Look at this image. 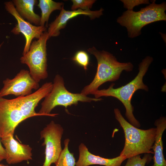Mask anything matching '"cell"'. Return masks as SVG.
Wrapping results in <instances>:
<instances>
[{
  "mask_svg": "<svg viewBox=\"0 0 166 166\" xmlns=\"http://www.w3.org/2000/svg\"><path fill=\"white\" fill-rule=\"evenodd\" d=\"M69 141V138L65 140L64 148L55 164V166H75L76 162L73 153H71L68 148Z\"/></svg>",
  "mask_w": 166,
  "mask_h": 166,
  "instance_id": "obj_18",
  "label": "cell"
},
{
  "mask_svg": "<svg viewBox=\"0 0 166 166\" xmlns=\"http://www.w3.org/2000/svg\"><path fill=\"white\" fill-rule=\"evenodd\" d=\"M153 61V58L149 56L144 58L139 65V71L137 75L133 80L125 85L114 88L115 84L112 83L108 89L98 90L93 94L96 98L102 97H112L118 99L125 108V115L129 123L136 128L140 127V123L133 115V107L131 101L134 93L138 90L148 91V86L144 83L143 78Z\"/></svg>",
  "mask_w": 166,
  "mask_h": 166,
  "instance_id": "obj_1",
  "label": "cell"
},
{
  "mask_svg": "<svg viewBox=\"0 0 166 166\" xmlns=\"http://www.w3.org/2000/svg\"><path fill=\"white\" fill-rule=\"evenodd\" d=\"M49 38L46 30L39 39L31 43L28 51L20 58L21 63L28 66L30 75L38 83L48 76L46 42Z\"/></svg>",
  "mask_w": 166,
  "mask_h": 166,
  "instance_id": "obj_6",
  "label": "cell"
},
{
  "mask_svg": "<svg viewBox=\"0 0 166 166\" xmlns=\"http://www.w3.org/2000/svg\"><path fill=\"white\" fill-rule=\"evenodd\" d=\"M3 86L0 90V96L9 95L22 97L31 94L32 90L39 88V83L31 76L30 72L22 69L13 79L7 78L3 81Z\"/></svg>",
  "mask_w": 166,
  "mask_h": 166,
  "instance_id": "obj_9",
  "label": "cell"
},
{
  "mask_svg": "<svg viewBox=\"0 0 166 166\" xmlns=\"http://www.w3.org/2000/svg\"><path fill=\"white\" fill-rule=\"evenodd\" d=\"M53 86L52 82H47L31 94L14 99L26 119L34 116H43L36 113L35 109L40 101L51 91Z\"/></svg>",
  "mask_w": 166,
  "mask_h": 166,
  "instance_id": "obj_11",
  "label": "cell"
},
{
  "mask_svg": "<svg viewBox=\"0 0 166 166\" xmlns=\"http://www.w3.org/2000/svg\"><path fill=\"white\" fill-rule=\"evenodd\" d=\"M115 118L122 128L125 138L120 155L126 159L143 153L153 154L152 147L156 135V128L146 130L136 128L125 120L118 108L114 110Z\"/></svg>",
  "mask_w": 166,
  "mask_h": 166,
  "instance_id": "obj_3",
  "label": "cell"
},
{
  "mask_svg": "<svg viewBox=\"0 0 166 166\" xmlns=\"http://www.w3.org/2000/svg\"><path fill=\"white\" fill-rule=\"evenodd\" d=\"M72 60L86 70L89 63V57L87 53L85 51H77L72 58Z\"/></svg>",
  "mask_w": 166,
  "mask_h": 166,
  "instance_id": "obj_20",
  "label": "cell"
},
{
  "mask_svg": "<svg viewBox=\"0 0 166 166\" xmlns=\"http://www.w3.org/2000/svg\"><path fill=\"white\" fill-rule=\"evenodd\" d=\"M6 153V160L9 164L32 159V148L28 144L19 143L10 135L1 138Z\"/></svg>",
  "mask_w": 166,
  "mask_h": 166,
  "instance_id": "obj_12",
  "label": "cell"
},
{
  "mask_svg": "<svg viewBox=\"0 0 166 166\" xmlns=\"http://www.w3.org/2000/svg\"><path fill=\"white\" fill-rule=\"evenodd\" d=\"M51 91L45 97L41 103V107L38 113L43 116L55 117L57 114H51L52 110L57 106H62L66 108L73 105H77L79 101L90 102L102 100L88 97L80 93H73L69 91L65 86L63 78L56 75L53 83Z\"/></svg>",
  "mask_w": 166,
  "mask_h": 166,
  "instance_id": "obj_5",
  "label": "cell"
},
{
  "mask_svg": "<svg viewBox=\"0 0 166 166\" xmlns=\"http://www.w3.org/2000/svg\"><path fill=\"white\" fill-rule=\"evenodd\" d=\"M63 132L61 126L53 121L40 132V139L44 140L42 145L45 146V159L42 166H50L57 162L62 150L61 139Z\"/></svg>",
  "mask_w": 166,
  "mask_h": 166,
  "instance_id": "obj_7",
  "label": "cell"
},
{
  "mask_svg": "<svg viewBox=\"0 0 166 166\" xmlns=\"http://www.w3.org/2000/svg\"><path fill=\"white\" fill-rule=\"evenodd\" d=\"M155 125L157 129L156 135L152 150L154 154V164L152 166H166V161L163 153V145L162 140L163 134L166 128V119L161 117L156 120Z\"/></svg>",
  "mask_w": 166,
  "mask_h": 166,
  "instance_id": "obj_15",
  "label": "cell"
},
{
  "mask_svg": "<svg viewBox=\"0 0 166 166\" xmlns=\"http://www.w3.org/2000/svg\"><path fill=\"white\" fill-rule=\"evenodd\" d=\"M1 138L0 136V162L4 160H5L6 156L5 149L1 144Z\"/></svg>",
  "mask_w": 166,
  "mask_h": 166,
  "instance_id": "obj_23",
  "label": "cell"
},
{
  "mask_svg": "<svg viewBox=\"0 0 166 166\" xmlns=\"http://www.w3.org/2000/svg\"><path fill=\"white\" fill-rule=\"evenodd\" d=\"M104 9L101 8L95 11L82 10L78 9L76 10H65L63 6L59 15L55 20L49 25L47 31L49 38L59 35L60 30L64 29L69 20L78 15H84L89 16L91 19L99 18L103 14Z\"/></svg>",
  "mask_w": 166,
  "mask_h": 166,
  "instance_id": "obj_13",
  "label": "cell"
},
{
  "mask_svg": "<svg viewBox=\"0 0 166 166\" xmlns=\"http://www.w3.org/2000/svg\"><path fill=\"white\" fill-rule=\"evenodd\" d=\"M123 4L124 7L127 9V10H133V8L142 4H149L150 2L148 0H121Z\"/></svg>",
  "mask_w": 166,
  "mask_h": 166,
  "instance_id": "obj_22",
  "label": "cell"
},
{
  "mask_svg": "<svg viewBox=\"0 0 166 166\" xmlns=\"http://www.w3.org/2000/svg\"><path fill=\"white\" fill-rule=\"evenodd\" d=\"M26 119L19 107L13 99H8L0 96V136L1 138L14 135L15 128Z\"/></svg>",
  "mask_w": 166,
  "mask_h": 166,
  "instance_id": "obj_8",
  "label": "cell"
},
{
  "mask_svg": "<svg viewBox=\"0 0 166 166\" xmlns=\"http://www.w3.org/2000/svg\"><path fill=\"white\" fill-rule=\"evenodd\" d=\"M155 2L156 0L152 1L151 3L138 11L127 10L117 18V22L126 28L129 38H134L140 35L142 29L146 25L166 21V2L160 4Z\"/></svg>",
  "mask_w": 166,
  "mask_h": 166,
  "instance_id": "obj_4",
  "label": "cell"
},
{
  "mask_svg": "<svg viewBox=\"0 0 166 166\" xmlns=\"http://www.w3.org/2000/svg\"></svg>",
  "mask_w": 166,
  "mask_h": 166,
  "instance_id": "obj_26",
  "label": "cell"
},
{
  "mask_svg": "<svg viewBox=\"0 0 166 166\" xmlns=\"http://www.w3.org/2000/svg\"><path fill=\"white\" fill-rule=\"evenodd\" d=\"M5 9L16 19L17 23L11 30L13 34L18 35L21 33L24 36L26 42L22 53L24 55L29 51L33 39H39L46 31L45 26H35L22 18L17 11L12 1H6L4 3Z\"/></svg>",
  "mask_w": 166,
  "mask_h": 166,
  "instance_id": "obj_10",
  "label": "cell"
},
{
  "mask_svg": "<svg viewBox=\"0 0 166 166\" xmlns=\"http://www.w3.org/2000/svg\"><path fill=\"white\" fill-rule=\"evenodd\" d=\"M73 5L71 7L72 10L81 9L82 10H90L95 0H72Z\"/></svg>",
  "mask_w": 166,
  "mask_h": 166,
  "instance_id": "obj_21",
  "label": "cell"
},
{
  "mask_svg": "<svg viewBox=\"0 0 166 166\" xmlns=\"http://www.w3.org/2000/svg\"><path fill=\"white\" fill-rule=\"evenodd\" d=\"M64 3L57 2L52 0H39L38 6L41 11L40 25L45 26V23L47 24L49 16L52 12L56 10H61Z\"/></svg>",
  "mask_w": 166,
  "mask_h": 166,
  "instance_id": "obj_17",
  "label": "cell"
},
{
  "mask_svg": "<svg viewBox=\"0 0 166 166\" xmlns=\"http://www.w3.org/2000/svg\"><path fill=\"white\" fill-rule=\"evenodd\" d=\"M150 154L146 153L142 158L138 155L128 158L125 166H145L152 159Z\"/></svg>",
  "mask_w": 166,
  "mask_h": 166,
  "instance_id": "obj_19",
  "label": "cell"
},
{
  "mask_svg": "<svg viewBox=\"0 0 166 166\" xmlns=\"http://www.w3.org/2000/svg\"><path fill=\"white\" fill-rule=\"evenodd\" d=\"M3 42L1 44H0V49L1 46H2V45H3Z\"/></svg>",
  "mask_w": 166,
  "mask_h": 166,
  "instance_id": "obj_25",
  "label": "cell"
},
{
  "mask_svg": "<svg viewBox=\"0 0 166 166\" xmlns=\"http://www.w3.org/2000/svg\"><path fill=\"white\" fill-rule=\"evenodd\" d=\"M79 157L75 166H89L100 165L105 166H121L126 158L119 155L116 157L108 159L95 155L90 152L86 146L81 143L79 146Z\"/></svg>",
  "mask_w": 166,
  "mask_h": 166,
  "instance_id": "obj_14",
  "label": "cell"
},
{
  "mask_svg": "<svg viewBox=\"0 0 166 166\" xmlns=\"http://www.w3.org/2000/svg\"><path fill=\"white\" fill-rule=\"evenodd\" d=\"M12 2L19 15L24 19L36 26L40 25V16L34 10L35 5L38 4L37 0H13Z\"/></svg>",
  "mask_w": 166,
  "mask_h": 166,
  "instance_id": "obj_16",
  "label": "cell"
},
{
  "mask_svg": "<svg viewBox=\"0 0 166 166\" xmlns=\"http://www.w3.org/2000/svg\"><path fill=\"white\" fill-rule=\"evenodd\" d=\"M88 51L96 58L97 66L93 79L81 92L85 95L93 94L98 90L100 86L106 82L118 80L123 71L130 72L133 70L134 66L132 63L120 62L112 54L107 51L98 50L94 46L88 49Z\"/></svg>",
  "mask_w": 166,
  "mask_h": 166,
  "instance_id": "obj_2",
  "label": "cell"
},
{
  "mask_svg": "<svg viewBox=\"0 0 166 166\" xmlns=\"http://www.w3.org/2000/svg\"><path fill=\"white\" fill-rule=\"evenodd\" d=\"M0 166H10L8 165H6L3 164H0Z\"/></svg>",
  "mask_w": 166,
  "mask_h": 166,
  "instance_id": "obj_24",
  "label": "cell"
}]
</instances>
